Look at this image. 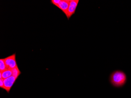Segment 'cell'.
Masks as SVG:
<instances>
[{
  "label": "cell",
  "instance_id": "obj_1",
  "mask_svg": "<svg viewBox=\"0 0 131 98\" xmlns=\"http://www.w3.org/2000/svg\"><path fill=\"white\" fill-rule=\"evenodd\" d=\"M126 80V74L122 71H115L111 73L110 77V83L115 87L123 86L125 84Z\"/></svg>",
  "mask_w": 131,
  "mask_h": 98
},
{
  "label": "cell",
  "instance_id": "obj_2",
  "mask_svg": "<svg viewBox=\"0 0 131 98\" xmlns=\"http://www.w3.org/2000/svg\"><path fill=\"white\" fill-rule=\"evenodd\" d=\"M4 59L7 69H13L18 66L16 62L15 53L12 55Z\"/></svg>",
  "mask_w": 131,
  "mask_h": 98
},
{
  "label": "cell",
  "instance_id": "obj_9",
  "mask_svg": "<svg viewBox=\"0 0 131 98\" xmlns=\"http://www.w3.org/2000/svg\"><path fill=\"white\" fill-rule=\"evenodd\" d=\"M61 1V0H51V3L56 6L57 7H58Z\"/></svg>",
  "mask_w": 131,
  "mask_h": 98
},
{
  "label": "cell",
  "instance_id": "obj_3",
  "mask_svg": "<svg viewBox=\"0 0 131 98\" xmlns=\"http://www.w3.org/2000/svg\"><path fill=\"white\" fill-rule=\"evenodd\" d=\"M17 79L13 76H12L8 78L4 79V90L7 91V93H9L11 88L15 83Z\"/></svg>",
  "mask_w": 131,
  "mask_h": 98
},
{
  "label": "cell",
  "instance_id": "obj_5",
  "mask_svg": "<svg viewBox=\"0 0 131 98\" xmlns=\"http://www.w3.org/2000/svg\"><path fill=\"white\" fill-rule=\"evenodd\" d=\"M70 0H61L58 8L61 9L68 19V9Z\"/></svg>",
  "mask_w": 131,
  "mask_h": 98
},
{
  "label": "cell",
  "instance_id": "obj_6",
  "mask_svg": "<svg viewBox=\"0 0 131 98\" xmlns=\"http://www.w3.org/2000/svg\"><path fill=\"white\" fill-rule=\"evenodd\" d=\"M1 73H2V78L4 79L12 76L13 74L12 69H7V70H6L4 71Z\"/></svg>",
  "mask_w": 131,
  "mask_h": 98
},
{
  "label": "cell",
  "instance_id": "obj_10",
  "mask_svg": "<svg viewBox=\"0 0 131 98\" xmlns=\"http://www.w3.org/2000/svg\"><path fill=\"white\" fill-rule=\"evenodd\" d=\"M0 87L2 89H4V79H0Z\"/></svg>",
  "mask_w": 131,
  "mask_h": 98
},
{
  "label": "cell",
  "instance_id": "obj_4",
  "mask_svg": "<svg viewBox=\"0 0 131 98\" xmlns=\"http://www.w3.org/2000/svg\"><path fill=\"white\" fill-rule=\"evenodd\" d=\"M79 2V0H70L68 9V19L75 12L76 9Z\"/></svg>",
  "mask_w": 131,
  "mask_h": 98
},
{
  "label": "cell",
  "instance_id": "obj_8",
  "mask_svg": "<svg viewBox=\"0 0 131 98\" xmlns=\"http://www.w3.org/2000/svg\"><path fill=\"white\" fill-rule=\"evenodd\" d=\"M7 67L5 64L4 59H0V72H2L7 70Z\"/></svg>",
  "mask_w": 131,
  "mask_h": 98
},
{
  "label": "cell",
  "instance_id": "obj_7",
  "mask_svg": "<svg viewBox=\"0 0 131 98\" xmlns=\"http://www.w3.org/2000/svg\"><path fill=\"white\" fill-rule=\"evenodd\" d=\"M12 76L14 77H15L17 79L19 77V76L20 75L21 73V71L19 69V68L17 66L15 67V68L12 69Z\"/></svg>",
  "mask_w": 131,
  "mask_h": 98
}]
</instances>
